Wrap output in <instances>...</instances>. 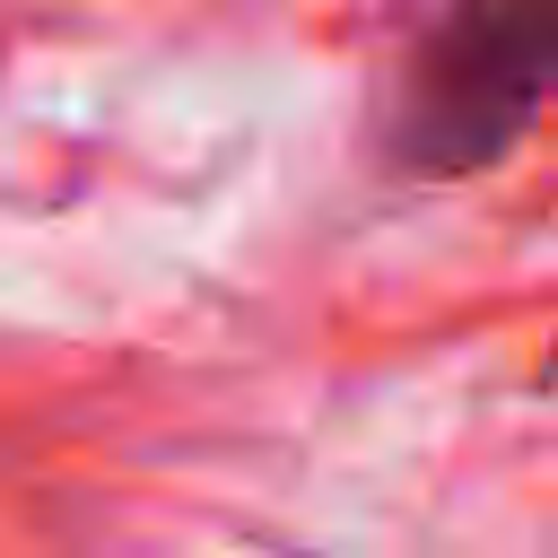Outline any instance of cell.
Masks as SVG:
<instances>
[{"mask_svg": "<svg viewBox=\"0 0 558 558\" xmlns=\"http://www.w3.org/2000/svg\"><path fill=\"white\" fill-rule=\"evenodd\" d=\"M549 87V0H453L410 61L401 157L427 174H471L514 148Z\"/></svg>", "mask_w": 558, "mask_h": 558, "instance_id": "6da1fadb", "label": "cell"}]
</instances>
